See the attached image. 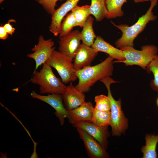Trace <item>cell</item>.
Here are the masks:
<instances>
[{"label":"cell","instance_id":"6da1fadb","mask_svg":"<svg viewBox=\"0 0 158 158\" xmlns=\"http://www.w3.org/2000/svg\"><path fill=\"white\" fill-rule=\"evenodd\" d=\"M113 60L109 56L98 64L76 71V75L78 80L76 87L84 93L87 92L98 81L112 76L114 71Z\"/></svg>","mask_w":158,"mask_h":158},{"label":"cell","instance_id":"7a4b0ae2","mask_svg":"<svg viewBox=\"0 0 158 158\" xmlns=\"http://www.w3.org/2000/svg\"><path fill=\"white\" fill-rule=\"evenodd\" d=\"M157 2V0L151 2L150 6L146 13L140 17L137 21L131 26L127 24L117 25L111 22L114 26L122 32L121 37L115 43L117 48H120L125 46L133 47L134 40L143 30L147 24L150 21H154L157 19V17L154 14L152 11Z\"/></svg>","mask_w":158,"mask_h":158},{"label":"cell","instance_id":"3957f363","mask_svg":"<svg viewBox=\"0 0 158 158\" xmlns=\"http://www.w3.org/2000/svg\"><path fill=\"white\" fill-rule=\"evenodd\" d=\"M30 81L39 86L40 92L42 94L61 95L66 86L55 75L51 67L46 63L42 65L39 71L33 73Z\"/></svg>","mask_w":158,"mask_h":158},{"label":"cell","instance_id":"277c9868","mask_svg":"<svg viewBox=\"0 0 158 158\" xmlns=\"http://www.w3.org/2000/svg\"><path fill=\"white\" fill-rule=\"evenodd\" d=\"M105 85L108 91V97L111 104V134L113 136H120L124 134L128 128V121L121 109V100L120 98L118 100L113 97L110 89V85L118 82L114 80L110 77L104 78L100 80Z\"/></svg>","mask_w":158,"mask_h":158},{"label":"cell","instance_id":"5b68a950","mask_svg":"<svg viewBox=\"0 0 158 158\" xmlns=\"http://www.w3.org/2000/svg\"><path fill=\"white\" fill-rule=\"evenodd\" d=\"M120 49L123 53L125 59L115 61L114 62L123 63L127 66L137 65L144 70H146L148 64L158 52L157 47L153 45L142 46L141 50H137L131 46L123 47Z\"/></svg>","mask_w":158,"mask_h":158},{"label":"cell","instance_id":"8992f818","mask_svg":"<svg viewBox=\"0 0 158 158\" xmlns=\"http://www.w3.org/2000/svg\"><path fill=\"white\" fill-rule=\"evenodd\" d=\"M73 60L55 50L46 63L57 71L65 84L74 81L77 79L73 64Z\"/></svg>","mask_w":158,"mask_h":158},{"label":"cell","instance_id":"52a82bcc","mask_svg":"<svg viewBox=\"0 0 158 158\" xmlns=\"http://www.w3.org/2000/svg\"><path fill=\"white\" fill-rule=\"evenodd\" d=\"M54 45L52 39L45 40L42 35L39 37L37 44L31 49L33 52L27 56L35 61V66L33 73L37 71L40 66L46 63L55 50Z\"/></svg>","mask_w":158,"mask_h":158},{"label":"cell","instance_id":"ba28073f","mask_svg":"<svg viewBox=\"0 0 158 158\" xmlns=\"http://www.w3.org/2000/svg\"><path fill=\"white\" fill-rule=\"evenodd\" d=\"M30 96L33 98L39 99L51 106L55 111V114L58 118L60 125L62 126L64 124L65 119L68 117V111L65 107L61 94H52L43 95L33 91Z\"/></svg>","mask_w":158,"mask_h":158},{"label":"cell","instance_id":"9c48e42d","mask_svg":"<svg viewBox=\"0 0 158 158\" xmlns=\"http://www.w3.org/2000/svg\"><path fill=\"white\" fill-rule=\"evenodd\" d=\"M73 126L85 130L107 150L108 145L107 139L110 135L108 126H99L90 121H87L77 123Z\"/></svg>","mask_w":158,"mask_h":158},{"label":"cell","instance_id":"30bf717a","mask_svg":"<svg viewBox=\"0 0 158 158\" xmlns=\"http://www.w3.org/2000/svg\"><path fill=\"white\" fill-rule=\"evenodd\" d=\"M80 32L76 30L60 37L59 51L73 60L81 44Z\"/></svg>","mask_w":158,"mask_h":158},{"label":"cell","instance_id":"8fae6325","mask_svg":"<svg viewBox=\"0 0 158 158\" xmlns=\"http://www.w3.org/2000/svg\"><path fill=\"white\" fill-rule=\"evenodd\" d=\"M83 141L88 155L91 158H107L109 157L106 150L95 139L85 130L77 128Z\"/></svg>","mask_w":158,"mask_h":158},{"label":"cell","instance_id":"7c38bea8","mask_svg":"<svg viewBox=\"0 0 158 158\" xmlns=\"http://www.w3.org/2000/svg\"><path fill=\"white\" fill-rule=\"evenodd\" d=\"M80 0H66L51 15V20L49 27L50 31L55 36L59 34L62 22L67 13L71 11Z\"/></svg>","mask_w":158,"mask_h":158},{"label":"cell","instance_id":"4fadbf2b","mask_svg":"<svg viewBox=\"0 0 158 158\" xmlns=\"http://www.w3.org/2000/svg\"><path fill=\"white\" fill-rule=\"evenodd\" d=\"M61 95L64 106L68 111L78 107L85 102L84 93L74 86L72 82L66 86Z\"/></svg>","mask_w":158,"mask_h":158},{"label":"cell","instance_id":"5bb4252c","mask_svg":"<svg viewBox=\"0 0 158 158\" xmlns=\"http://www.w3.org/2000/svg\"><path fill=\"white\" fill-rule=\"evenodd\" d=\"M98 52L92 47L81 43L73 60L75 71L91 66Z\"/></svg>","mask_w":158,"mask_h":158},{"label":"cell","instance_id":"9a60e30c","mask_svg":"<svg viewBox=\"0 0 158 158\" xmlns=\"http://www.w3.org/2000/svg\"><path fill=\"white\" fill-rule=\"evenodd\" d=\"M94 107L90 102H85L78 107L68 111L67 118L73 125L83 121H90Z\"/></svg>","mask_w":158,"mask_h":158},{"label":"cell","instance_id":"2e32d148","mask_svg":"<svg viewBox=\"0 0 158 158\" xmlns=\"http://www.w3.org/2000/svg\"><path fill=\"white\" fill-rule=\"evenodd\" d=\"M92 47L98 52H102L106 53L114 59L117 61L124 60L123 53L122 50L116 48L106 41L100 36H98Z\"/></svg>","mask_w":158,"mask_h":158},{"label":"cell","instance_id":"e0dca14e","mask_svg":"<svg viewBox=\"0 0 158 158\" xmlns=\"http://www.w3.org/2000/svg\"><path fill=\"white\" fill-rule=\"evenodd\" d=\"M94 19L92 16L87 18L80 32L82 43L92 47L97 37L93 27Z\"/></svg>","mask_w":158,"mask_h":158},{"label":"cell","instance_id":"ac0fdd59","mask_svg":"<svg viewBox=\"0 0 158 158\" xmlns=\"http://www.w3.org/2000/svg\"><path fill=\"white\" fill-rule=\"evenodd\" d=\"M145 139V145L141 149L143 153V158H156L157 153L156 151L158 143V135L147 134Z\"/></svg>","mask_w":158,"mask_h":158},{"label":"cell","instance_id":"d6986e66","mask_svg":"<svg viewBox=\"0 0 158 158\" xmlns=\"http://www.w3.org/2000/svg\"><path fill=\"white\" fill-rule=\"evenodd\" d=\"M90 11L97 21H100L106 18L108 11L106 0H91Z\"/></svg>","mask_w":158,"mask_h":158},{"label":"cell","instance_id":"ffe728a7","mask_svg":"<svg viewBox=\"0 0 158 158\" xmlns=\"http://www.w3.org/2000/svg\"><path fill=\"white\" fill-rule=\"evenodd\" d=\"M127 0H106L108 13L106 18L110 19L120 17L124 15L122 6Z\"/></svg>","mask_w":158,"mask_h":158},{"label":"cell","instance_id":"44dd1931","mask_svg":"<svg viewBox=\"0 0 158 158\" xmlns=\"http://www.w3.org/2000/svg\"><path fill=\"white\" fill-rule=\"evenodd\" d=\"M71 11L74 14L76 20L75 27L79 26L83 28L87 18L91 15L89 5L82 6L77 5Z\"/></svg>","mask_w":158,"mask_h":158},{"label":"cell","instance_id":"7402d4cb","mask_svg":"<svg viewBox=\"0 0 158 158\" xmlns=\"http://www.w3.org/2000/svg\"><path fill=\"white\" fill-rule=\"evenodd\" d=\"M110 111H101L94 108L90 122L99 126H106L110 125Z\"/></svg>","mask_w":158,"mask_h":158},{"label":"cell","instance_id":"603a6c76","mask_svg":"<svg viewBox=\"0 0 158 158\" xmlns=\"http://www.w3.org/2000/svg\"><path fill=\"white\" fill-rule=\"evenodd\" d=\"M146 70L148 73H152L154 78L150 83L151 89L158 92V55H156L147 67Z\"/></svg>","mask_w":158,"mask_h":158},{"label":"cell","instance_id":"cb8c5ba5","mask_svg":"<svg viewBox=\"0 0 158 158\" xmlns=\"http://www.w3.org/2000/svg\"><path fill=\"white\" fill-rule=\"evenodd\" d=\"M76 23V20L73 13L71 12L66 15L63 19L59 32V37L64 36L69 34L74 27Z\"/></svg>","mask_w":158,"mask_h":158},{"label":"cell","instance_id":"d4e9b609","mask_svg":"<svg viewBox=\"0 0 158 158\" xmlns=\"http://www.w3.org/2000/svg\"><path fill=\"white\" fill-rule=\"evenodd\" d=\"M95 108L98 111H110L111 104L108 96L100 95L96 96L95 98Z\"/></svg>","mask_w":158,"mask_h":158},{"label":"cell","instance_id":"484cf974","mask_svg":"<svg viewBox=\"0 0 158 158\" xmlns=\"http://www.w3.org/2000/svg\"><path fill=\"white\" fill-rule=\"evenodd\" d=\"M48 13L51 15L55 10L57 2L59 0H36Z\"/></svg>","mask_w":158,"mask_h":158},{"label":"cell","instance_id":"4316f807","mask_svg":"<svg viewBox=\"0 0 158 158\" xmlns=\"http://www.w3.org/2000/svg\"><path fill=\"white\" fill-rule=\"evenodd\" d=\"M15 22V21L13 19H11L7 23L3 25L4 28L8 34L11 35L14 32L15 30V28H13L10 24L11 22Z\"/></svg>","mask_w":158,"mask_h":158},{"label":"cell","instance_id":"83f0119b","mask_svg":"<svg viewBox=\"0 0 158 158\" xmlns=\"http://www.w3.org/2000/svg\"><path fill=\"white\" fill-rule=\"evenodd\" d=\"M8 34L3 26H0V39L3 40L6 39L8 37Z\"/></svg>","mask_w":158,"mask_h":158},{"label":"cell","instance_id":"f1b7e54d","mask_svg":"<svg viewBox=\"0 0 158 158\" xmlns=\"http://www.w3.org/2000/svg\"><path fill=\"white\" fill-rule=\"evenodd\" d=\"M136 3L143 2L147 1H150L151 2L155 0H133Z\"/></svg>","mask_w":158,"mask_h":158},{"label":"cell","instance_id":"f546056e","mask_svg":"<svg viewBox=\"0 0 158 158\" xmlns=\"http://www.w3.org/2000/svg\"><path fill=\"white\" fill-rule=\"evenodd\" d=\"M156 104L158 107V97L156 99Z\"/></svg>","mask_w":158,"mask_h":158},{"label":"cell","instance_id":"4dcf8cb0","mask_svg":"<svg viewBox=\"0 0 158 158\" xmlns=\"http://www.w3.org/2000/svg\"><path fill=\"white\" fill-rule=\"evenodd\" d=\"M5 0H0V3H1L3 2Z\"/></svg>","mask_w":158,"mask_h":158}]
</instances>
